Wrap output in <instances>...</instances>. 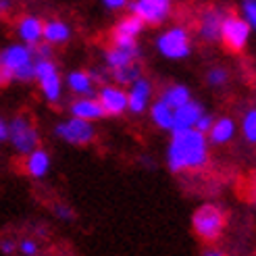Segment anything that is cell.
<instances>
[{
    "label": "cell",
    "instance_id": "30bf717a",
    "mask_svg": "<svg viewBox=\"0 0 256 256\" xmlns=\"http://www.w3.org/2000/svg\"><path fill=\"white\" fill-rule=\"evenodd\" d=\"M52 136L69 146H90L96 140V125L69 114L52 127Z\"/></svg>",
    "mask_w": 256,
    "mask_h": 256
},
{
    "label": "cell",
    "instance_id": "d6986e66",
    "mask_svg": "<svg viewBox=\"0 0 256 256\" xmlns=\"http://www.w3.org/2000/svg\"><path fill=\"white\" fill-rule=\"evenodd\" d=\"M65 90H69V94L73 98L82 96H96V82L90 75V69H73L65 75Z\"/></svg>",
    "mask_w": 256,
    "mask_h": 256
},
{
    "label": "cell",
    "instance_id": "2e32d148",
    "mask_svg": "<svg viewBox=\"0 0 256 256\" xmlns=\"http://www.w3.org/2000/svg\"><path fill=\"white\" fill-rule=\"evenodd\" d=\"M17 42H23L28 46H36L42 42V32H44V19L36 12H23L15 19L12 25Z\"/></svg>",
    "mask_w": 256,
    "mask_h": 256
},
{
    "label": "cell",
    "instance_id": "44dd1931",
    "mask_svg": "<svg viewBox=\"0 0 256 256\" xmlns=\"http://www.w3.org/2000/svg\"><path fill=\"white\" fill-rule=\"evenodd\" d=\"M73 38V28L71 23H67L65 19H58V17H50L44 19V32H42V40L50 46H65L71 42Z\"/></svg>",
    "mask_w": 256,
    "mask_h": 256
},
{
    "label": "cell",
    "instance_id": "277c9868",
    "mask_svg": "<svg viewBox=\"0 0 256 256\" xmlns=\"http://www.w3.org/2000/svg\"><path fill=\"white\" fill-rule=\"evenodd\" d=\"M36 52L34 46H28L23 42H10L0 48V67H2L10 82L19 84H34L36 80Z\"/></svg>",
    "mask_w": 256,
    "mask_h": 256
},
{
    "label": "cell",
    "instance_id": "83f0119b",
    "mask_svg": "<svg viewBox=\"0 0 256 256\" xmlns=\"http://www.w3.org/2000/svg\"><path fill=\"white\" fill-rule=\"evenodd\" d=\"M52 214H54V219L60 221V223H73L75 219H78V212H75V208L69 202H54L52 204Z\"/></svg>",
    "mask_w": 256,
    "mask_h": 256
},
{
    "label": "cell",
    "instance_id": "ac0fdd59",
    "mask_svg": "<svg viewBox=\"0 0 256 256\" xmlns=\"http://www.w3.org/2000/svg\"><path fill=\"white\" fill-rule=\"evenodd\" d=\"M69 114L71 117H78L90 123H96L106 119V112L102 108V104L98 102L96 96H82V98H73L69 102Z\"/></svg>",
    "mask_w": 256,
    "mask_h": 256
},
{
    "label": "cell",
    "instance_id": "4fadbf2b",
    "mask_svg": "<svg viewBox=\"0 0 256 256\" xmlns=\"http://www.w3.org/2000/svg\"><path fill=\"white\" fill-rule=\"evenodd\" d=\"M96 98L102 104V108H104L106 119H119L123 114H127V90L125 88L112 82H106L98 86Z\"/></svg>",
    "mask_w": 256,
    "mask_h": 256
},
{
    "label": "cell",
    "instance_id": "8992f818",
    "mask_svg": "<svg viewBox=\"0 0 256 256\" xmlns=\"http://www.w3.org/2000/svg\"><path fill=\"white\" fill-rule=\"evenodd\" d=\"M232 10L225 4L219 2H212L202 6L196 12V19H194V38L198 42L206 44V46H214L219 44L221 40V28H223V21L227 17V12Z\"/></svg>",
    "mask_w": 256,
    "mask_h": 256
},
{
    "label": "cell",
    "instance_id": "6da1fadb",
    "mask_svg": "<svg viewBox=\"0 0 256 256\" xmlns=\"http://www.w3.org/2000/svg\"><path fill=\"white\" fill-rule=\"evenodd\" d=\"M210 142L198 130H179L169 134L164 148V167L173 175H196L210 164Z\"/></svg>",
    "mask_w": 256,
    "mask_h": 256
},
{
    "label": "cell",
    "instance_id": "ba28073f",
    "mask_svg": "<svg viewBox=\"0 0 256 256\" xmlns=\"http://www.w3.org/2000/svg\"><path fill=\"white\" fill-rule=\"evenodd\" d=\"M252 28L248 25V21L240 15L236 10H229L227 17L223 21V28H221V40L219 44L232 54H242L246 52L250 42H252Z\"/></svg>",
    "mask_w": 256,
    "mask_h": 256
},
{
    "label": "cell",
    "instance_id": "5bb4252c",
    "mask_svg": "<svg viewBox=\"0 0 256 256\" xmlns=\"http://www.w3.org/2000/svg\"><path fill=\"white\" fill-rule=\"evenodd\" d=\"M148 28L144 25L142 19H138L132 12H125L119 17V21H114V25L108 32V42L110 44H134L140 42V38L144 36Z\"/></svg>",
    "mask_w": 256,
    "mask_h": 256
},
{
    "label": "cell",
    "instance_id": "d4e9b609",
    "mask_svg": "<svg viewBox=\"0 0 256 256\" xmlns=\"http://www.w3.org/2000/svg\"><path fill=\"white\" fill-rule=\"evenodd\" d=\"M238 127H240V138L244 140V144L256 148V102L248 104L242 110L238 119Z\"/></svg>",
    "mask_w": 256,
    "mask_h": 256
},
{
    "label": "cell",
    "instance_id": "d590c367",
    "mask_svg": "<svg viewBox=\"0 0 256 256\" xmlns=\"http://www.w3.org/2000/svg\"><path fill=\"white\" fill-rule=\"evenodd\" d=\"M4 144H8V119L0 114V148Z\"/></svg>",
    "mask_w": 256,
    "mask_h": 256
},
{
    "label": "cell",
    "instance_id": "f35d334b",
    "mask_svg": "<svg viewBox=\"0 0 256 256\" xmlns=\"http://www.w3.org/2000/svg\"><path fill=\"white\" fill-rule=\"evenodd\" d=\"M140 167H144L146 171H152V169H154L156 167V160L154 158H152V156H148V154H142V156H140Z\"/></svg>",
    "mask_w": 256,
    "mask_h": 256
},
{
    "label": "cell",
    "instance_id": "60d3db41",
    "mask_svg": "<svg viewBox=\"0 0 256 256\" xmlns=\"http://www.w3.org/2000/svg\"><path fill=\"white\" fill-rule=\"evenodd\" d=\"M254 256H256V254H254Z\"/></svg>",
    "mask_w": 256,
    "mask_h": 256
},
{
    "label": "cell",
    "instance_id": "8fae6325",
    "mask_svg": "<svg viewBox=\"0 0 256 256\" xmlns=\"http://www.w3.org/2000/svg\"><path fill=\"white\" fill-rule=\"evenodd\" d=\"M127 90V112L134 114V117H142L148 112L152 100L156 98V88L154 82L146 75L138 78L134 84H130L125 88Z\"/></svg>",
    "mask_w": 256,
    "mask_h": 256
},
{
    "label": "cell",
    "instance_id": "ffe728a7",
    "mask_svg": "<svg viewBox=\"0 0 256 256\" xmlns=\"http://www.w3.org/2000/svg\"><path fill=\"white\" fill-rule=\"evenodd\" d=\"M204 112H206V106H204L200 100L192 98L190 102H186L184 106L175 108V114H173V132L194 130L196 123L200 121V117H202Z\"/></svg>",
    "mask_w": 256,
    "mask_h": 256
},
{
    "label": "cell",
    "instance_id": "4316f807",
    "mask_svg": "<svg viewBox=\"0 0 256 256\" xmlns=\"http://www.w3.org/2000/svg\"><path fill=\"white\" fill-rule=\"evenodd\" d=\"M17 256H42V240L23 236L21 240H17Z\"/></svg>",
    "mask_w": 256,
    "mask_h": 256
},
{
    "label": "cell",
    "instance_id": "603a6c76",
    "mask_svg": "<svg viewBox=\"0 0 256 256\" xmlns=\"http://www.w3.org/2000/svg\"><path fill=\"white\" fill-rule=\"evenodd\" d=\"M146 114H148L150 123L154 125L158 132H164V134H171L173 132V114H175V110L171 106L164 104L160 98L152 100V104H150V108H148Z\"/></svg>",
    "mask_w": 256,
    "mask_h": 256
},
{
    "label": "cell",
    "instance_id": "484cf974",
    "mask_svg": "<svg viewBox=\"0 0 256 256\" xmlns=\"http://www.w3.org/2000/svg\"><path fill=\"white\" fill-rule=\"evenodd\" d=\"M142 75H144V65H142V60H138V62H132V65H127L123 69L112 71L110 73V82L121 86V88H127L130 84H134L138 78H142Z\"/></svg>",
    "mask_w": 256,
    "mask_h": 256
},
{
    "label": "cell",
    "instance_id": "7a4b0ae2",
    "mask_svg": "<svg viewBox=\"0 0 256 256\" xmlns=\"http://www.w3.org/2000/svg\"><path fill=\"white\" fill-rule=\"evenodd\" d=\"M227 225H229V212L225 210V206L216 202H202L190 216L192 234L202 244L221 242V238L227 232Z\"/></svg>",
    "mask_w": 256,
    "mask_h": 256
},
{
    "label": "cell",
    "instance_id": "8d00e7d4",
    "mask_svg": "<svg viewBox=\"0 0 256 256\" xmlns=\"http://www.w3.org/2000/svg\"><path fill=\"white\" fill-rule=\"evenodd\" d=\"M12 8H15V0H0V19L8 17Z\"/></svg>",
    "mask_w": 256,
    "mask_h": 256
},
{
    "label": "cell",
    "instance_id": "836d02e7",
    "mask_svg": "<svg viewBox=\"0 0 256 256\" xmlns=\"http://www.w3.org/2000/svg\"><path fill=\"white\" fill-rule=\"evenodd\" d=\"M246 198H248V204L252 206V210L256 212V173L250 177V182H248V188H246Z\"/></svg>",
    "mask_w": 256,
    "mask_h": 256
},
{
    "label": "cell",
    "instance_id": "1f68e13d",
    "mask_svg": "<svg viewBox=\"0 0 256 256\" xmlns=\"http://www.w3.org/2000/svg\"><path fill=\"white\" fill-rule=\"evenodd\" d=\"M200 256H229V254L219 242H214V244H204L200 250Z\"/></svg>",
    "mask_w": 256,
    "mask_h": 256
},
{
    "label": "cell",
    "instance_id": "9a60e30c",
    "mask_svg": "<svg viewBox=\"0 0 256 256\" xmlns=\"http://www.w3.org/2000/svg\"><path fill=\"white\" fill-rule=\"evenodd\" d=\"M206 138L212 148H225L229 144H234L240 138L238 119L232 117V114H219V117H214L210 130L206 132Z\"/></svg>",
    "mask_w": 256,
    "mask_h": 256
},
{
    "label": "cell",
    "instance_id": "cb8c5ba5",
    "mask_svg": "<svg viewBox=\"0 0 256 256\" xmlns=\"http://www.w3.org/2000/svg\"><path fill=\"white\" fill-rule=\"evenodd\" d=\"M204 84L212 92H223L232 84V69L227 65H221V62H214V65H210L204 71Z\"/></svg>",
    "mask_w": 256,
    "mask_h": 256
},
{
    "label": "cell",
    "instance_id": "f546056e",
    "mask_svg": "<svg viewBox=\"0 0 256 256\" xmlns=\"http://www.w3.org/2000/svg\"><path fill=\"white\" fill-rule=\"evenodd\" d=\"M0 254L2 256H17V240L12 236L0 238Z\"/></svg>",
    "mask_w": 256,
    "mask_h": 256
},
{
    "label": "cell",
    "instance_id": "7402d4cb",
    "mask_svg": "<svg viewBox=\"0 0 256 256\" xmlns=\"http://www.w3.org/2000/svg\"><path fill=\"white\" fill-rule=\"evenodd\" d=\"M156 98H160L164 104L171 106L173 110L184 106L186 102H190L192 98H194V94H192V88L186 86V84H179V82H173V84H167L160 92L156 94Z\"/></svg>",
    "mask_w": 256,
    "mask_h": 256
},
{
    "label": "cell",
    "instance_id": "e575fe53",
    "mask_svg": "<svg viewBox=\"0 0 256 256\" xmlns=\"http://www.w3.org/2000/svg\"><path fill=\"white\" fill-rule=\"evenodd\" d=\"M212 121H214V114L212 112H204L202 114V117H200V121L196 123V127H194V130H198V132H202V134H206L208 130H210V125H212Z\"/></svg>",
    "mask_w": 256,
    "mask_h": 256
},
{
    "label": "cell",
    "instance_id": "52a82bcc",
    "mask_svg": "<svg viewBox=\"0 0 256 256\" xmlns=\"http://www.w3.org/2000/svg\"><path fill=\"white\" fill-rule=\"evenodd\" d=\"M8 146L19 156L30 154L32 150L42 146V134L40 127L34 123L30 114H15L8 119Z\"/></svg>",
    "mask_w": 256,
    "mask_h": 256
},
{
    "label": "cell",
    "instance_id": "7c38bea8",
    "mask_svg": "<svg viewBox=\"0 0 256 256\" xmlns=\"http://www.w3.org/2000/svg\"><path fill=\"white\" fill-rule=\"evenodd\" d=\"M142 44L134 42V44H108L102 52V65L108 69V73L123 69L132 62L142 60Z\"/></svg>",
    "mask_w": 256,
    "mask_h": 256
},
{
    "label": "cell",
    "instance_id": "3957f363",
    "mask_svg": "<svg viewBox=\"0 0 256 256\" xmlns=\"http://www.w3.org/2000/svg\"><path fill=\"white\" fill-rule=\"evenodd\" d=\"M194 32L184 23H167L154 36V50L164 60H186L194 52Z\"/></svg>",
    "mask_w": 256,
    "mask_h": 256
},
{
    "label": "cell",
    "instance_id": "9c48e42d",
    "mask_svg": "<svg viewBox=\"0 0 256 256\" xmlns=\"http://www.w3.org/2000/svg\"><path fill=\"white\" fill-rule=\"evenodd\" d=\"M127 12L142 19L146 28H162L175 12V0H130Z\"/></svg>",
    "mask_w": 256,
    "mask_h": 256
},
{
    "label": "cell",
    "instance_id": "5b68a950",
    "mask_svg": "<svg viewBox=\"0 0 256 256\" xmlns=\"http://www.w3.org/2000/svg\"><path fill=\"white\" fill-rule=\"evenodd\" d=\"M38 92L44 98L48 106H58L65 98V78L60 73V67L54 58H36L34 62Z\"/></svg>",
    "mask_w": 256,
    "mask_h": 256
},
{
    "label": "cell",
    "instance_id": "e0dca14e",
    "mask_svg": "<svg viewBox=\"0 0 256 256\" xmlns=\"http://www.w3.org/2000/svg\"><path fill=\"white\" fill-rule=\"evenodd\" d=\"M50 167H52V158H50V152L42 146L23 156V173L30 179H34V182L46 179L50 173Z\"/></svg>",
    "mask_w": 256,
    "mask_h": 256
},
{
    "label": "cell",
    "instance_id": "f1b7e54d",
    "mask_svg": "<svg viewBox=\"0 0 256 256\" xmlns=\"http://www.w3.org/2000/svg\"><path fill=\"white\" fill-rule=\"evenodd\" d=\"M240 15L248 21L252 32L256 34V0H240Z\"/></svg>",
    "mask_w": 256,
    "mask_h": 256
},
{
    "label": "cell",
    "instance_id": "74e56055",
    "mask_svg": "<svg viewBox=\"0 0 256 256\" xmlns=\"http://www.w3.org/2000/svg\"><path fill=\"white\" fill-rule=\"evenodd\" d=\"M48 234H50V232H48V227H46L44 223H38V225L32 227V236L38 238V240H46Z\"/></svg>",
    "mask_w": 256,
    "mask_h": 256
},
{
    "label": "cell",
    "instance_id": "d6a6232c",
    "mask_svg": "<svg viewBox=\"0 0 256 256\" xmlns=\"http://www.w3.org/2000/svg\"><path fill=\"white\" fill-rule=\"evenodd\" d=\"M34 52H36V58H54V46H50L42 40L40 44L34 46Z\"/></svg>",
    "mask_w": 256,
    "mask_h": 256
},
{
    "label": "cell",
    "instance_id": "4dcf8cb0",
    "mask_svg": "<svg viewBox=\"0 0 256 256\" xmlns=\"http://www.w3.org/2000/svg\"><path fill=\"white\" fill-rule=\"evenodd\" d=\"M100 6L108 12H123L130 6V0H98Z\"/></svg>",
    "mask_w": 256,
    "mask_h": 256
},
{
    "label": "cell",
    "instance_id": "ab89813d",
    "mask_svg": "<svg viewBox=\"0 0 256 256\" xmlns=\"http://www.w3.org/2000/svg\"><path fill=\"white\" fill-rule=\"evenodd\" d=\"M8 84H12L10 78H8V73H6L2 67H0V88H6Z\"/></svg>",
    "mask_w": 256,
    "mask_h": 256
}]
</instances>
